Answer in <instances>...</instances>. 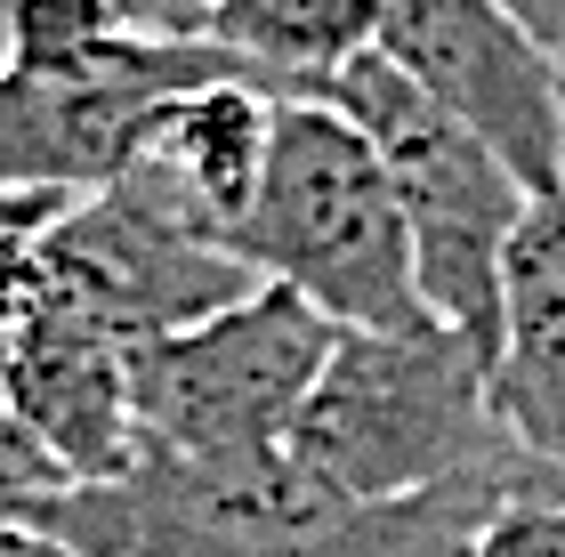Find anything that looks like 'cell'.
<instances>
[{"label": "cell", "instance_id": "13", "mask_svg": "<svg viewBox=\"0 0 565 557\" xmlns=\"http://www.w3.org/2000/svg\"><path fill=\"white\" fill-rule=\"evenodd\" d=\"M130 41L114 0H17V65H82Z\"/></svg>", "mask_w": 565, "mask_h": 557}, {"label": "cell", "instance_id": "20", "mask_svg": "<svg viewBox=\"0 0 565 557\" xmlns=\"http://www.w3.org/2000/svg\"><path fill=\"white\" fill-rule=\"evenodd\" d=\"M17 65V0H0V73Z\"/></svg>", "mask_w": 565, "mask_h": 557}, {"label": "cell", "instance_id": "1", "mask_svg": "<svg viewBox=\"0 0 565 557\" xmlns=\"http://www.w3.org/2000/svg\"><path fill=\"white\" fill-rule=\"evenodd\" d=\"M542 476H525V485H542ZM525 485H436L413 501H355L299 452L211 469L130 461L106 485L57 493L41 534L89 557H469L477 525Z\"/></svg>", "mask_w": 565, "mask_h": 557}, {"label": "cell", "instance_id": "6", "mask_svg": "<svg viewBox=\"0 0 565 557\" xmlns=\"http://www.w3.org/2000/svg\"><path fill=\"white\" fill-rule=\"evenodd\" d=\"M194 82H259L218 41H146L130 33L82 65H9L0 73V194L82 202L106 194L130 162L146 114Z\"/></svg>", "mask_w": 565, "mask_h": 557}, {"label": "cell", "instance_id": "4", "mask_svg": "<svg viewBox=\"0 0 565 557\" xmlns=\"http://www.w3.org/2000/svg\"><path fill=\"white\" fill-rule=\"evenodd\" d=\"M307 97L372 138V154L388 162V186L404 202V226H413V275H420L428 315L493 356L501 250L518 235L533 186L469 130V121H452L436 97H420L380 49H364L355 65H340Z\"/></svg>", "mask_w": 565, "mask_h": 557}, {"label": "cell", "instance_id": "15", "mask_svg": "<svg viewBox=\"0 0 565 557\" xmlns=\"http://www.w3.org/2000/svg\"><path fill=\"white\" fill-rule=\"evenodd\" d=\"M114 9L146 41H202V24H211V0H114Z\"/></svg>", "mask_w": 565, "mask_h": 557}, {"label": "cell", "instance_id": "5", "mask_svg": "<svg viewBox=\"0 0 565 557\" xmlns=\"http://www.w3.org/2000/svg\"><path fill=\"white\" fill-rule=\"evenodd\" d=\"M340 323L307 308L282 283H250L218 315L186 332L130 347V437L138 461H259L291 452L307 388L323 379V356Z\"/></svg>", "mask_w": 565, "mask_h": 557}, {"label": "cell", "instance_id": "8", "mask_svg": "<svg viewBox=\"0 0 565 557\" xmlns=\"http://www.w3.org/2000/svg\"><path fill=\"white\" fill-rule=\"evenodd\" d=\"M33 267H41V291L57 308H73L82 323H97L121 347L186 332V323L218 315L226 299H243L259 283L235 250L194 243L178 226L146 218L114 186L65 202L49 226H33Z\"/></svg>", "mask_w": 565, "mask_h": 557}, {"label": "cell", "instance_id": "17", "mask_svg": "<svg viewBox=\"0 0 565 557\" xmlns=\"http://www.w3.org/2000/svg\"><path fill=\"white\" fill-rule=\"evenodd\" d=\"M24 291H33V235L0 243V315H17Z\"/></svg>", "mask_w": 565, "mask_h": 557}, {"label": "cell", "instance_id": "16", "mask_svg": "<svg viewBox=\"0 0 565 557\" xmlns=\"http://www.w3.org/2000/svg\"><path fill=\"white\" fill-rule=\"evenodd\" d=\"M501 9H509V17H518V24H525V33H533V41H542V49H550V57L565 65V0H501Z\"/></svg>", "mask_w": 565, "mask_h": 557}, {"label": "cell", "instance_id": "19", "mask_svg": "<svg viewBox=\"0 0 565 557\" xmlns=\"http://www.w3.org/2000/svg\"><path fill=\"white\" fill-rule=\"evenodd\" d=\"M0 557H89V549L41 534V525H0Z\"/></svg>", "mask_w": 565, "mask_h": 557}, {"label": "cell", "instance_id": "18", "mask_svg": "<svg viewBox=\"0 0 565 557\" xmlns=\"http://www.w3.org/2000/svg\"><path fill=\"white\" fill-rule=\"evenodd\" d=\"M65 202H49V194H0V243H17V235H33V226H49Z\"/></svg>", "mask_w": 565, "mask_h": 557}, {"label": "cell", "instance_id": "14", "mask_svg": "<svg viewBox=\"0 0 565 557\" xmlns=\"http://www.w3.org/2000/svg\"><path fill=\"white\" fill-rule=\"evenodd\" d=\"M469 557H565V469L542 476V485H525V493H509L477 525Z\"/></svg>", "mask_w": 565, "mask_h": 557}, {"label": "cell", "instance_id": "9", "mask_svg": "<svg viewBox=\"0 0 565 557\" xmlns=\"http://www.w3.org/2000/svg\"><path fill=\"white\" fill-rule=\"evenodd\" d=\"M267 138H275V97L259 82H194L146 114L114 194L194 243L235 250V226L267 170Z\"/></svg>", "mask_w": 565, "mask_h": 557}, {"label": "cell", "instance_id": "7", "mask_svg": "<svg viewBox=\"0 0 565 557\" xmlns=\"http://www.w3.org/2000/svg\"><path fill=\"white\" fill-rule=\"evenodd\" d=\"M380 57L452 121H469L533 194L565 186L557 57L501 0H388L380 9Z\"/></svg>", "mask_w": 565, "mask_h": 557}, {"label": "cell", "instance_id": "12", "mask_svg": "<svg viewBox=\"0 0 565 557\" xmlns=\"http://www.w3.org/2000/svg\"><path fill=\"white\" fill-rule=\"evenodd\" d=\"M380 9L388 0H211L202 41L243 57L267 97H307L364 49H380Z\"/></svg>", "mask_w": 565, "mask_h": 557}, {"label": "cell", "instance_id": "10", "mask_svg": "<svg viewBox=\"0 0 565 557\" xmlns=\"http://www.w3.org/2000/svg\"><path fill=\"white\" fill-rule=\"evenodd\" d=\"M0 404L49 444L73 485H106L138 461L130 437V347L106 340L97 323H82L73 308L41 291L33 267V299H24V323L9 340V372H0Z\"/></svg>", "mask_w": 565, "mask_h": 557}, {"label": "cell", "instance_id": "2", "mask_svg": "<svg viewBox=\"0 0 565 557\" xmlns=\"http://www.w3.org/2000/svg\"><path fill=\"white\" fill-rule=\"evenodd\" d=\"M291 452L355 501H413L436 485H525L557 461L501 428L484 347L420 323V332H340L323 379L307 388Z\"/></svg>", "mask_w": 565, "mask_h": 557}, {"label": "cell", "instance_id": "21", "mask_svg": "<svg viewBox=\"0 0 565 557\" xmlns=\"http://www.w3.org/2000/svg\"><path fill=\"white\" fill-rule=\"evenodd\" d=\"M557 106H565V65H557Z\"/></svg>", "mask_w": 565, "mask_h": 557}, {"label": "cell", "instance_id": "11", "mask_svg": "<svg viewBox=\"0 0 565 557\" xmlns=\"http://www.w3.org/2000/svg\"><path fill=\"white\" fill-rule=\"evenodd\" d=\"M484 379L509 437L565 469V186L533 194L501 250V323Z\"/></svg>", "mask_w": 565, "mask_h": 557}, {"label": "cell", "instance_id": "3", "mask_svg": "<svg viewBox=\"0 0 565 557\" xmlns=\"http://www.w3.org/2000/svg\"><path fill=\"white\" fill-rule=\"evenodd\" d=\"M235 259L259 283L299 291L340 332H420L428 299L413 275V226L372 138L316 97H275L259 194L235 226Z\"/></svg>", "mask_w": 565, "mask_h": 557}]
</instances>
